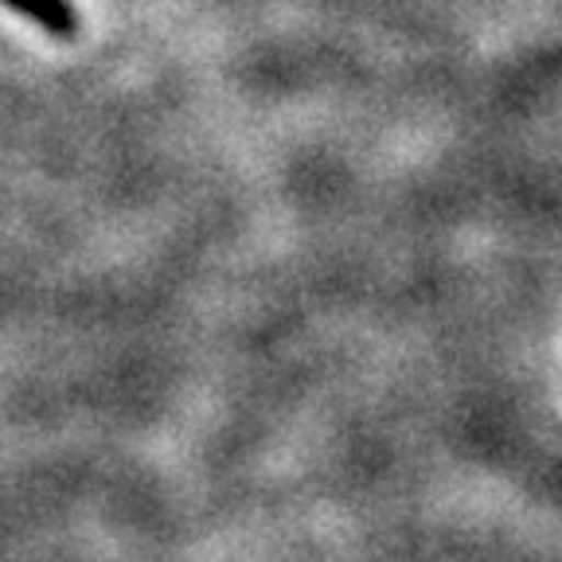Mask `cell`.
Listing matches in <instances>:
<instances>
[{
	"instance_id": "6da1fadb",
	"label": "cell",
	"mask_w": 562,
	"mask_h": 562,
	"mask_svg": "<svg viewBox=\"0 0 562 562\" xmlns=\"http://www.w3.org/2000/svg\"><path fill=\"white\" fill-rule=\"evenodd\" d=\"M9 12L32 20L35 27H44L55 40H75L79 35V12L70 0H0Z\"/></svg>"
}]
</instances>
